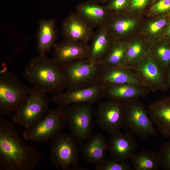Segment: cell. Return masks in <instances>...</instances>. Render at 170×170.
<instances>
[{"label":"cell","mask_w":170,"mask_h":170,"mask_svg":"<svg viewBox=\"0 0 170 170\" xmlns=\"http://www.w3.org/2000/svg\"><path fill=\"white\" fill-rule=\"evenodd\" d=\"M42 159L20 138L13 125L0 118V170H34Z\"/></svg>","instance_id":"1"},{"label":"cell","mask_w":170,"mask_h":170,"mask_svg":"<svg viewBox=\"0 0 170 170\" xmlns=\"http://www.w3.org/2000/svg\"><path fill=\"white\" fill-rule=\"evenodd\" d=\"M23 74L32 87L46 94L60 93L66 88L61 65L46 55L33 58L25 66Z\"/></svg>","instance_id":"2"},{"label":"cell","mask_w":170,"mask_h":170,"mask_svg":"<svg viewBox=\"0 0 170 170\" xmlns=\"http://www.w3.org/2000/svg\"><path fill=\"white\" fill-rule=\"evenodd\" d=\"M31 88L3 67L0 72V118L20 109L26 102Z\"/></svg>","instance_id":"3"},{"label":"cell","mask_w":170,"mask_h":170,"mask_svg":"<svg viewBox=\"0 0 170 170\" xmlns=\"http://www.w3.org/2000/svg\"><path fill=\"white\" fill-rule=\"evenodd\" d=\"M123 126L133 135L145 139L156 136L157 132L148 114L147 109L139 99L122 101Z\"/></svg>","instance_id":"4"},{"label":"cell","mask_w":170,"mask_h":170,"mask_svg":"<svg viewBox=\"0 0 170 170\" xmlns=\"http://www.w3.org/2000/svg\"><path fill=\"white\" fill-rule=\"evenodd\" d=\"M91 104H73L62 108L70 134L81 147L91 136L93 131L94 110Z\"/></svg>","instance_id":"5"},{"label":"cell","mask_w":170,"mask_h":170,"mask_svg":"<svg viewBox=\"0 0 170 170\" xmlns=\"http://www.w3.org/2000/svg\"><path fill=\"white\" fill-rule=\"evenodd\" d=\"M67 90L85 88L99 82L102 65L87 59L60 64Z\"/></svg>","instance_id":"6"},{"label":"cell","mask_w":170,"mask_h":170,"mask_svg":"<svg viewBox=\"0 0 170 170\" xmlns=\"http://www.w3.org/2000/svg\"><path fill=\"white\" fill-rule=\"evenodd\" d=\"M51 140L50 160L55 167L63 170L80 169L77 165L79 146L71 134L60 133Z\"/></svg>","instance_id":"7"},{"label":"cell","mask_w":170,"mask_h":170,"mask_svg":"<svg viewBox=\"0 0 170 170\" xmlns=\"http://www.w3.org/2000/svg\"><path fill=\"white\" fill-rule=\"evenodd\" d=\"M49 100L46 93L32 87L25 104L14 113V122L26 129L40 122L48 110Z\"/></svg>","instance_id":"8"},{"label":"cell","mask_w":170,"mask_h":170,"mask_svg":"<svg viewBox=\"0 0 170 170\" xmlns=\"http://www.w3.org/2000/svg\"><path fill=\"white\" fill-rule=\"evenodd\" d=\"M66 122L62 108L59 107L49 110L40 122L26 129L23 137L26 140L36 142L51 140L60 133Z\"/></svg>","instance_id":"9"},{"label":"cell","mask_w":170,"mask_h":170,"mask_svg":"<svg viewBox=\"0 0 170 170\" xmlns=\"http://www.w3.org/2000/svg\"><path fill=\"white\" fill-rule=\"evenodd\" d=\"M137 75L142 85L150 92L167 91L165 72L149 53L131 68Z\"/></svg>","instance_id":"10"},{"label":"cell","mask_w":170,"mask_h":170,"mask_svg":"<svg viewBox=\"0 0 170 170\" xmlns=\"http://www.w3.org/2000/svg\"><path fill=\"white\" fill-rule=\"evenodd\" d=\"M104 98L103 83L97 82L90 86L52 94L51 99L62 108L73 104L100 102Z\"/></svg>","instance_id":"11"},{"label":"cell","mask_w":170,"mask_h":170,"mask_svg":"<svg viewBox=\"0 0 170 170\" xmlns=\"http://www.w3.org/2000/svg\"><path fill=\"white\" fill-rule=\"evenodd\" d=\"M96 122L104 131L112 134L123 126V113L121 101L109 100L99 102L96 112Z\"/></svg>","instance_id":"12"},{"label":"cell","mask_w":170,"mask_h":170,"mask_svg":"<svg viewBox=\"0 0 170 170\" xmlns=\"http://www.w3.org/2000/svg\"><path fill=\"white\" fill-rule=\"evenodd\" d=\"M107 145L111 158L119 162L131 160L137 147L132 134L123 133L120 131L111 134Z\"/></svg>","instance_id":"13"},{"label":"cell","mask_w":170,"mask_h":170,"mask_svg":"<svg viewBox=\"0 0 170 170\" xmlns=\"http://www.w3.org/2000/svg\"><path fill=\"white\" fill-rule=\"evenodd\" d=\"M150 93L141 84L125 83H103L104 97L109 100L119 101L145 98Z\"/></svg>","instance_id":"14"},{"label":"cell","mask_w":170,"mask_h":170,"mask_svg":"<svg viewBox=\"0 0 170 170\" xmlns=\"http://www.w3.org/2000/svg\"><path fill=\"white\" fill-rule=\"evenodd\" d=\"M92 27L77 13L71 14L63 22L62 35L64 40L87 43L93 36Z\"/></svg>","instance_id":"15"},{"label":"cell","mask_w":170,"mask_h":170,"mask_svg":"<svg viewBox=\"0 0 170 170\" xmlns=\"http://www.w3.org/2000/svg\"><path fill=\"white\" fill-rule=\"evenodd\" d=\"M90 46L87 43L64 40L54 46V58L60 64L87 59Z\"/></svg>","instance_id":"16"},{"label":"cell","mask_w":170,"mask_h":170,"mask_svg":"<svg viewBox=\"0 0 170 170\" xmlns=\"http://www.w3.org/2000/svg\"><path fill=\"white\" fill-rule=\"evenodd\" d=\"M147 109L150 118L158 131L163 136L170 137V97L150 104Z\"/></svg>","instance_id":"17"},{"label":"cell","mask_w":170,"mask_h":170,"mask_svg":"<svg viewBox=\"0 0 170 170\" xmlns=\"http://www.w3.org/2000/svg\"><path fill=\"white\" fill-rule=\"evenodd\" d=\"M111 35L107 23L99 27L93 36L89 56L87 59L92 63L100 64L114 42L111 40Z\"/></svg>","instance_id":"18"},{"label":"cell","mask_w":170,"mask_h":170,"mask_svg":"<svg viewBox=\"0 0 170 170\" xmlns=\"http://www.w3.org/2000/svg\"><path fill=\"white\" fill-rule=\"evenodd\" d=\"M82 147V156L86 162L96 165L106 159L107 143L102 134L91 135Z\"/></svg>","instance_id":"19"},{"label":"cell","mask_w":170,"mask_h":170,"mask_svg":"<svg viewBox=\"0 0 170 170\" xmlns=\"http://www.w3.org/2000/svg\"><path fill=\"white\" fill-rule=\"evenodd\" d=\"M77 14L92 26L99 27L108 22L110 11L106 6L88 1L76 6Z\"/></svg>","instance_id":"20"},{"label":"cell","mask_w":170,"mask_h":170,"mask_svg":"<svg viewBox=\"0 0 170 170\" xmlns=\"http://www.w3.org/2000/svg\"><path fill=\"white\" fill-rule=\"evenodd\" d=\"M99 82L103 83H130L142 85L133 69L118 66L102 65Z\"/></svg>","instance_id":"21"},{"label":"cell","mask_w":170,"mask_h":170,"mask_svg":"<svg viewBox=\"0 0 170 170\" xmlns=\"http://www.w3.org/2000/svg\"><path fill=\"white\" fill-rule=\"evenodd\" d=\"M55 21L54 19L41 20L37 34L39 54L44 55L54 46L56 38Z\"/></svg>","instance_id":"22"},{"label":"cell","mask_w":170,"mask_h":170,"mask_svg":"<svg viewBox=\"0 0 170 170\" xmlns=\"http://www.w3.org/2000/svg\"><path fill=\"white\" fill-rule=\"evenodd\" d=\"M151 45L139 40L128 42L124 59L120 66L131 68L149 53Z\"/></svg>","instance_id":"23"},{"label":"cell","mask_w":170,"mask_h":170,"mask_svg":"<svg viewBox=\"0 0 170 170\" xmlns=\"http://www.w3.org/2000/svg\"><path fill=\"white\" fill-rule=\"evenodd\" d=\"M131 160L134 170H158L161 167L157 152L152 150L136 153Z\"/></svg>","instance_id":"24"},{"label":"cell","mask_w":170,"mask_h":170,"mask_svg":"<svg viewBox=\"0 0 170 170\" xmlns=\"http://www.w3.org/2000/svg\"><path fill=\"white\" fill-rule=\"evenodd\" d=\"M149 53L166 73L170 65V42L163 37H161L151 45Z\"/></svg>","instance_id":"25"},{"label":"cell","mask_w":170,"mask_h":170,"mask_svg":"<svg viewBox=\"0 0 170 170\" xmlns=\"http://www.w3.org/2000/svg\"><path fill=\"white\" fill-rule=\"evenodd\" d=\"M128 43L120 40H114L100 64L106 66H120L124 59Z\"/></svg>","instance_id":"26"},{"label":"cell","mask_w":170,"mask_h":170,"mask_svg":"<svg viewBox=\"0 0 170 170\" xmlns=\"http://www.w3.org/2000/svg\"><path fill=\"white\" fill-rule=\"evenodd\" d=\"M111 34L117 38L122 37L136 26L137 21L133 19L119 17L107 23Z\"/></svg>","instance_id":"27"},{"label":"cell","mask_w":170,"mask_h":170,"mask_svg":"<svg viewBox=\"0 0 170 170\" xmlns=\"http://www.w3.org/2000/svg\"><path fill=\"white\" fill-rule=\"evenodd\" d=\"M170 21V14L159 16L149 23L147 27V31L151 35H160L163 37Z\"/></svg>","instance_id":"28"},{"label":"cell","mask_w":170,"mask_h":170,"mask_svg":"<svg viewBox=\"0 0 170 170\" xmlns=\"http://www.w3.org/2000/svg\"><path fill=\"white\" fill-rule=\"evenodd\" d=\"M97 170H132L130 164L126 162H119L112 159H105L96 165Z\"/></svg>","instance_id":"29"},{"label":"cell","mask_w":170,"mask_h":170,"mask_svg":"<svg viewBox=\"0 0 170 170\" xmlns=\"http://www.w3.org/2000/svg\"><path fill=\"white\" fill-rule=\"evenodd\" d=\"M150 12L158 16L170 14V0H157L151 7Z\"/></svg>","instance_id":"30"},{"label":"cell","mask_w":170,"mask_h":170,"mask_svg":"<svg viewBox=\"0 0 170 170\" xmlns=\"http://www.w3.org/2000/svg\"><path fill=\"white\" fill-rule=\"evenodd\" d=\"M157 153L163 169L170 170V141L165 142Z\"/></svg>","instance_id":"31"},{"label":"cell","mask_w":170,"mask_h":170,"mask_svg":"<svg viewBox=\"0 0 170 170\" xmlns=\"http://www.w3.org/2000/svg\"><path fill=\"white\" fill-rule=\"evenodd\" d=\"M129 3V0H112L106 6L110 12L118 13L125 9Z\"/></svg>","instance_id":"32"},{"label":"cell","mask_w":170,"mask_h":170,"mask_svg":"<svg viewBox=\"0 0 170 170\" xmlns=\"http://www.w3.org/2000/svg\"><path fill=\"white\" fill-rule=\"evenodd\" d=\"M149 0H131L129 2L130 8L133 10H140L147 4Z\"/></svg>","instance_id":"33"},{"label":"cell","mask_w":170,"mask_h":170,"mask_svg":"<svg viewBox=\"0 0 170 170\" xmlns=\"http://www.w3.org/2000/svg\"><path fill=\"white\" fill-rule=\"evenodd\" d=\"M165 83L167 88H170V65L166 73Z\"/></svg>","instance_id":"34"},{"label":"cell","mask_w":170,"mask_h":170,"mask_svg":"<svg viewBox=\"0 0 170 170\" xmlns=\"http://www.w3.org/2000/svg\"><path fill=\"white\" fill-rule=\"evenodd\" d=\"M163 37L170 42V21L166 29Z\"/></svg>","instance_id":"35"},{"label":"cell","mask_w":170,"mask_h":170,"mask_svg":"<svg viewBox=\"0 0 170 170\" xmlns=\"http://www.w3.org/2000/svg\"><path fill=\"white\" fill-rule=\"evenodd\" d=\"M108 0H89V1H91L97 3H104Z\"/></svg>","instance_id":"36"}]
</instances>
